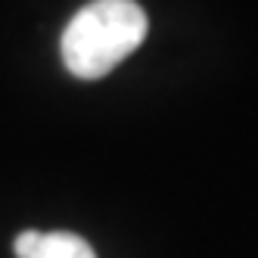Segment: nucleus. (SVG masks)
<instances>
[{"label": "nucleus", "mask_w": 258, "mask_h": 258, "mask_svg": "<svg viewBox=\"0 0 258 258\" xmlns=\"http://www.w3.org/2000/svg\"><path fill=\"white\" fill-rule=\"evenodd\" d=\"M146 25L137 0H90L62 31V62L75 78L97 81L143 44Z\"/></svg>", "instance_id": "1"}, {"label": "nucleus", "mask_w": 258, "mask_h": 258, "mask_svg": "<svg viewBox=\"0 0 258 258\" xmlns=\"http://www.w3.org/2000/svg\"><path fill=\"white\" fill-rule=\"evenodd\" d=\"M16 258H97L87 239L69 230L41 233V230H22L13 243Z\"/></svg>", "instance_id": "2"}]
</instances>
